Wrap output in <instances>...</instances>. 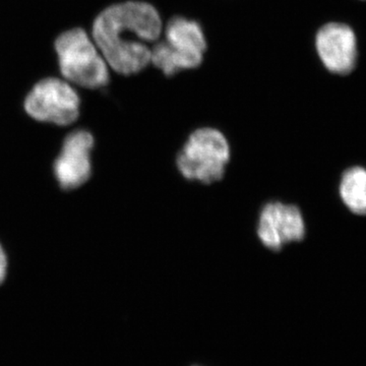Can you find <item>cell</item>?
Listing matches in <instances>:
<instances>
[{
  "mask_svg": "<svg viewBox=\"0 0 366 366\" xmlns=\"http://www.w3.org/2000/svg\"><path fill=\"white\" fill-rule=\"evenodd\" d=\"M7 272V257L6 252L2 249L1 244H0V284L4 281L6 277Z\"/></svg>",
  "mask_w": 366,
  "mask_h": 366,
  "instance_id": "10",
  "label": "cell"
},
{
  "mask_svg": "<svg viewBox=\"0 0 366 366\" xmlns=\"http://www.w3.org/2000/svg\"><path fill=\"white\" fill-rule=\"evenodd\" d=\"M79 97L66 81L46 79L34 86L26 99V112L38 122L69 125L78 119Z\"/></svg>",
  "mask_w": 366,
  "mask_h": 366,
  "instance_id": "5",
  "label": "cell"
},
{
  "mask_svg": "<svg viewBox=\"0 0 366 366\" xmlns=\"http://www.w3.org/2000/svg\"><path fill=\"white\" fill-rule=\"evenodd\" d=\"M163 26L162 14L154 4L129 0L99 14L93 37L108 66L134 76L151 66L152 46L162 37Z\"/></svg>",
  "mask_w": 366,
  "mask_h": 366,
  "instance_id": "1",
  "label": "cell"
},
{
  "mask_svg": "<svg viewBox=\"0 0 366 366\" xmlns=\"http://www.w3.org/2000/svg\"><path fill=\"white\" fill-rule=\"evenodd\" d=\"M93 148L94 137L89 132H74L66 137L54 163V175L61 189H74L88 182Z\"/></svg>",
  "mask_w": 366,
  "mask_h": 366,
  "instance_id": "8",
  "label": "cell"
},
{
  "mask_svg": "<svg viewBox=\"0 0 366 366\" xmlns=\"http://www.w3.org/2000/svg\"><path fill=\"white\" fill-rule=\"evenodd\" d=\"M55 48L62 74L72 83L90 89L109 83V66L85 31H67L57 38Z\"/></svg>",
  "mask_w": 366,
  "mask_h": 366,
  "instance_id": "4",
  "label": "cell"
},
{
  "mask_svg": "<svg viewBox=\"0 0 366 366\" xmlns=\"http://www.w3.org/2000/svg\"><path fill=\"white\" fill-rule=\"evenodd\" d=\"M231 159L227 137L216 127L194 129L177 156L178 172L189 182L213 184L225 177Z\"/></svg>",
  "mask_w": 366,
  "mask_h": 366,
  "instance_id": "3",
  "label": "cell"
},
{
  "mask_svg": "<svg viewBox=\"0 0 366 366\" xmlns=\"http://www.w3.org/2000/svg\"><path fill=\"white\" fill-rule=\"evenodd\" d=\"M307 226L297 206L283 202H269L262 207L257 222L259 242L272 252L305 239Z\"/></svg>",
  "mask_w": 366,
  "mask_h": 366,
  "instance_id": "6",
  "label": "cell"
},
{
  "mask_svg": "<svg viewBox=\"0 0 366 366\" xmlns=\"http://www.w3.org/2000/svg\"><path fill=\"white\" fill-rule=\"evenodd\" d=\"M315 50L322 66L332 74H350L357 61V39L348 25L327 23L315 34Z\"/></svg>",
  "mask_w": 366,
  "mask_h": 366,
  "instance_id": "7",
  "label": "cell"
},
{
  "mask_svg": "<svg viewBox=\"0 0 366 366\" xmlns=\"http://www.w3.org/2000/svg\"><path fill=\"white\" fill-rule=\"evenodd\" d=\"M208 39L202 24L184 16H173L164 23L162 37L152 46L151 66L173 78L203 66Z\"/></svg>",
  "mask_w": 366,
  "mask_h": 366,
  "instance_id": "2",
  "label": "cell"
},
{
  "mask_svg": "<svg viewBox=\"0 0 366 366\" xmlns=\"http://www.w3.org/2000/svg\"><path fill=\"white\" fill-rule=\"evenodd\" d=\"M339 192L344 204L356 215H366V169L352 167L342 175Z\"/></svg>",
  "mask_w": 366,
  "mask_h": 366,
  "instance_id": "9",
  "label": "cell"
}]
</instances>
